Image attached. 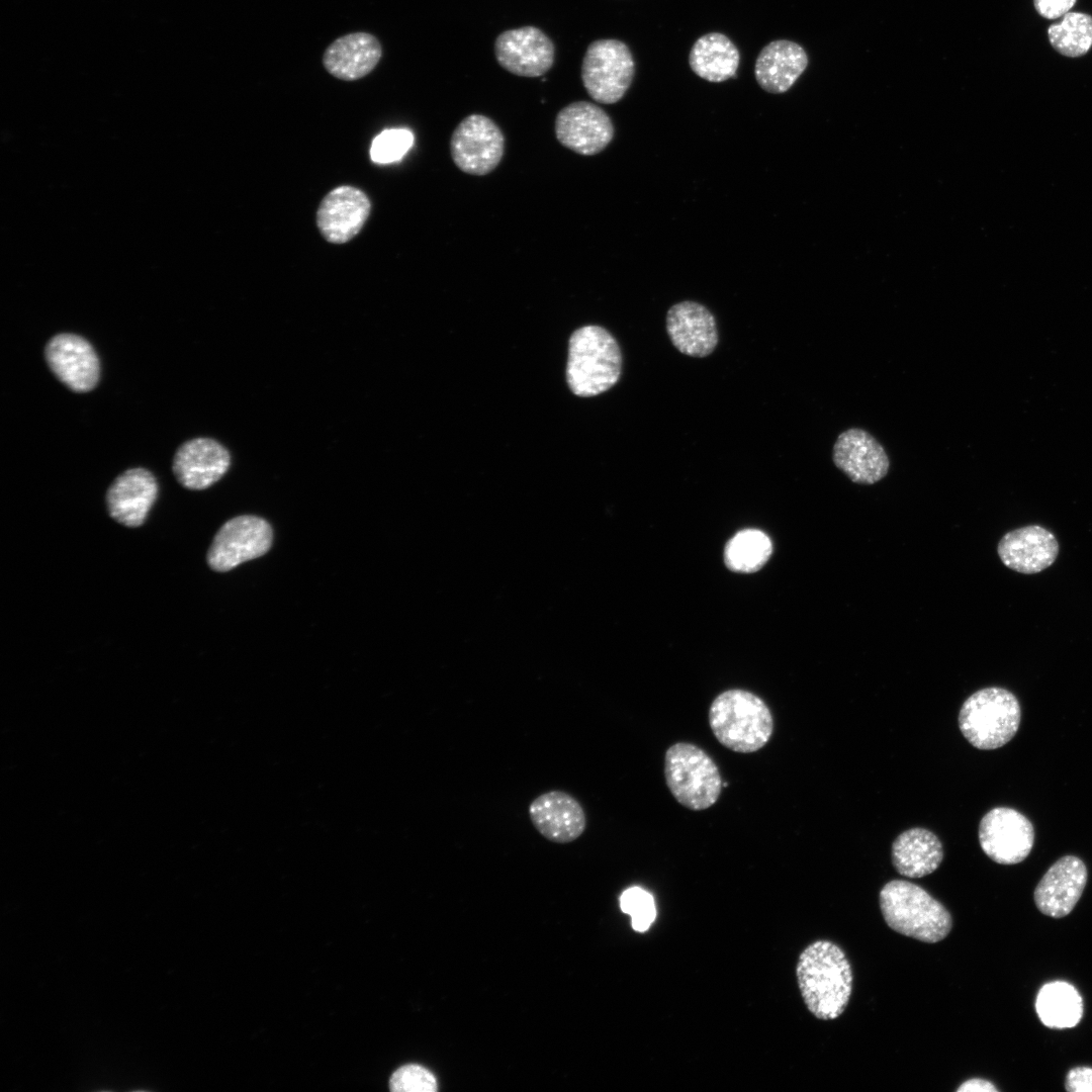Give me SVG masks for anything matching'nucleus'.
<instances>
[{
    "label": "nucleus",
    "instance_id": "11",
    "mask_svg": "<svg viewBox=\"0 0 1092 1092\" xmlns=\"http://www.w3.org/2000/svg\"><path fill=\"white\" fill-rule=\"evenodd\" d=\"M555 135L565 148L583 156L599 154L614 136V125L605 110L577 101L563 107L555 118Z\"/></svg>",
    "mask_w": 1092,
    "mask_h": 1092
},
{
    "label": "nucleus",
    "instance_id": "2",
    "mask_svg": "<svg viewBox=\"0 0 1092 1092\" xmlns=\"http://www.w3.org/2000/svg\"><path fill=\"white\" fill-rule=\"evenodd\" d=\"M622 353L612 334L600 326H584L569 339L566 379L578 396H595L613 387L622 372Z\"/></svg>",
    "mask_w": 1092,
    "mask_h": 1092
},
{
    "label": "nucleus",
    "instance_id": "15",
    "mask_svg": "<svg viewBox=\"0 0 1092 1092\" xmlns=\"http://www.w3.org/2000/svg\"><path fill=\"white\" fill-rule=\"evenodd\" d=\"M1087 878V868L1081 858L1075 855L1059 858L1035 887L1033 898L1037 909L1053 918L1067 916L1081 898Z\"/></svg>",
    "mask_w": 1092,
    "mask_h": 1092
},
{
    "label": "nucleus",
    "instance_id": "32",
    "mask_svg": "<svg viewBox=\"0 0 1092 1092\" xmlns=\"http://www.w3.org/2000/svg\"><path fill=\"white\" fill-rule=\"evenodd\" d=\"M1065 1088L1069 1092H1092V1068L1071 1069L1066 1077Z\"/></svg>",
    "mask_w": 1092,
    "mask_h": 1092
},
{
    "label": "nucleus",
    "instance_id": "5",
    "mask_svg": "<svg viewBox=\"0 0 1092 1092\" xmlns=\"http://www.w3.org/2000/svg\"><path fill=\"white\" fill-rule=\"evenodd\" d=\"M1017 698L1008 690L990 687L977 691L963 704L959 726L976 748L991 750L1009 742L1020 724Z\"/></svg>",
    "mask_w": 1092,
    "mask_h": 1092
},
{
    "label": "nucleus",
    "instance_id": "7",
    "mask_svg": "<svg viewBox=\"0 0 1092 1092\" xmlns=\"http://www.w3.org/2000/svg\"><path fill=\"white\" fill-rule=\"evenodd\" d=\"M634 72L632 54L618 39L592 42L581 65V79L586 92L602 104L621 100L632 83Z\"/></svg>",
    "mask_w": 1092,
    "mask_h": 1092
},
{
    "label": "nucleus",
    "instance_id": "30",
    "mask_svg": "<svg viewBox=\"0 0 1092 1092\" xmlns=\"http://www.w3.org/2000/svg\"><path fill=\"white\" fill-rule=\"evenodd\" d=\"M620 907L631 916L632 927L637 932L647 930L656 916L652 895L640 887L625 890L620 897Z\"/></svg>",
    "mask_w": 1092,
    "mask_h": 1092
},
{
    "label": "nucleus",
    "instance_id": "28",
    "mask_svg": "<svg viewBox=\"0 0 1092 1092\" xmlns=\"http://www.w3.org/2000/svg\"><path fill=\"white\" fill-rule=\"evenodd\" d=\"M1048 35L1051 44L1060 54L1071 58L1083 56L1092 46V16L1068 12L1060 22L1049 27Z\"/></svg>",
    "mask_w": 1092,
    "mask_h": 1092
},
{
    "label": "nucleus",
    "instance_id": "24",
    "mask_svg": "<svg viewBox=\"0 0 1092 1092\" xmlns=\"http://www.w3.org/2000/svg\"><path fill=\"white\" fill-rule=\"evenodd\" d=\"M892 862L908 878H922L933 873L943 858V847L931 831L915 827L902 832L892 844Z\"/></svg>",
    "mask_w": 1092,
    "mask_h": 1092
},
{
    "label": "nucleus",
    "instance_id": "33",
    "mask_svg": "<svg viewBox=\"0 0 1092 1092\" xmlns=\"http://www.w3.org/2000/svg\"><path fill=\"white\" fill-rule=\"evenodd\" d=\"M1039 15L1048 19L1063 17L1075 5L1076 0H1033Z\"/></svg>",
    "mask_w": 1092,
    "mask_h": 1092
},
{
    "label": "nucleus",
    "instance_id": "14",
    "mask_svg": "<svg viewBox=\"0 0 1092 1092\" xmlns=\"http://www.w3.org/2000/svg\"><path fill=\"white\" fill-rule=\"evenodd\" d=\"M832 459L838 469L859 484L880 481L890 467L882 444L860 428H850L839 434L833 445Z\"/></svg>",
    "mask_w": 1092,
    "mask_h": 1092
},
{
    "label": "nucleus",
    "instance_id": "8",
    "mask_svg": "<svg viewBox=\"0 0 1092 1092\" xmlns=\"http://www.w3.org/2000/svg\"><path fill=\"white\" fill-rule=\"evenodd\" d=\"M505 138L498 125L482 114H470L460 121L450 140L454 164L464 173L483 176L499 164Z\"/></svg>",
    "mask_w": 1092,
    "mask_h": 1092
},
{
    "label": "nucleus",
    "instance_id": "19",
    "mask_svg": "<svg viewBox=\"0 0 1092 1092\" xmlns=\"http://www.w3.org/2000/svg\"><path fill=\"white\" fill-rule=\"evenodd\" d=\"M371 204L366 194L352 186L332 190L322 201L316 220L323 237L334 244L354 238L364 225Z\"/></svg>",
    "mask_w": 1092,
    "mask_h": 1092
},
{
    "label": "nucleus",
    "instance_id": "21",
    "mask_svg": "<svg viewBox=\"0 0 1092 1092\" xmlns=\"http://www.w3.org/2000/svg\"><path fill=\"white\" fill-rule=\"evenodd\" d=\"M158 495L155 476L145 468H131L118 475L106 493L112 519L126 527L141 526Z\"/></svg>",
    "mask_w": 1092,
    "mask_h": 1092
},
{
    "label": "nucleus",
    "instance_id": "26",
    "mask_svg": "<svg viewBox=\"0 0 1092 1092\" xmlns=\"http://www.w3.org/2000/svg\"><path fill=\"white\" fill-rule=\"evenodd\" d=\"M1040 1021L1050 1028L1076 1026L1083 1016V1000L1078 990L1065 981L1044 984L1035 999Z\"/></svg>",
    "mask_w": 1092,
    "mask_h": 1092
},
{
    "label": "nucleus",
    "instance_id": "22",
    "mask_svg": "<svg viewBox=\"0 0 1092 1092\" xmlns=\"http://www.w3.org/2000/svg\"><path fill=\"white\" fill-rule=\"evenodd\" d=\"M382 58L380 40L372 33L356 31L332 41L323 54V66L333 77L356 81L369 75Z\"/></svg>",
    "mask_w": 1092,
    "mask_h": 1092
},
{
    "label": "nucleus",
    "instance_id": "23",
    "mask_svg": "<svg viewBox=\"0 0 1092 1092\" xmlns=\"http://www.w3.org/2000/svg\"><path fill=\"white\" fill-rule=\"evenodd\" d=\"M808 66L805 50L797 42L779 39L766 44L754 67L758 85L766 92H787Z\"/></svg>",
    "mask_w": 1092,
    "mask_h": 1092
},
{
    "label": "nucleus",
    "instance_id": "13",
    "mask_svg": "<svg viewBox=\"0 0 1092 1092\" xmlns=\"http://www.w3.org/2000/svg\"><path fill=\"white\" fill-rule=\"evenodd\" d=\"M494 53L504 69L523 77H539L554 62L553 42L534 26L502 32L495 39Z\"/></svg>",
    "mask_w": 1092,
    "mask_h": 1092
},
{
    "label": "nucleus",
    "instance_id": "25",
    "mask_svg": "<svg viewBox=\"0 0 1092 1092\" xmlns=\"http://www.w3.org/2000/svg\"><path fill=\"white\" fill-rule=\"evenodd\" d=\"M739 60L737 48L720 32H711L699 37L689 56L693 72L709 82L716 83L734 78Z\"/></svg>",
    "mask_w": 1092,
    "mask_h": 1092
},
{
    "label": "nucleus",
    "instance_id": "1",
    "mask_svg": "<svg viewBox=\"0 0 1092 1092\" xmlns=\"http://www.w3.org/2000/svg\"><path fill=\"white\" fill-rule=\"evenodd\" d=\"M802 998L819 1019L831 1020L846 1008L852 990V971L843 950L828 940H816L799 956L796 968Z\"/></svg>",
    "mask_w": 1092,
    "mask_h": 1092
},
{
    "label": "nucleus",
    "instance_id": "17",
    "mask_svg": "<svg viewBox=\"0 0 1092 1092\" xmlns=\"http://www.w3.org/2000/svg\"><path fill=\"white\" fill-rule=\"evenodd\" d=\"M666 331L673 346L691 357H707L717 347L719 336L715 316L703 304L685 300L666 313Z\"/></svg>",
    "mask_w": 1092,
    "mask_h": 1092
},
{
    "label": "nucleus",
    "instance_id": "34",
    "mask_svg": "<svg viewBox=\"0 0 1092 1092\" xmlns=\"http://www.w3.org/2000/svg\"><path fill=\"white\" fill-rule=\"evenodd\" d=\"M958 1092H998V1089L989 1081L981 1078H973L965 1081L957 1089Z\"/></svg>",
    "mask_w": 1092,
    "mask_h": 1092
},
{
    "label": "nucleus",
    "instance_id": "29",
    "mask_svg": "<svg viewBox=\"0 0 1092 1092\" xmlns=\"http://www.w3.org/2000/svg\"><path fill=\"white\" fill-rule=\"evenodd\" d=\"M414 144L413 132L403 127L388 128L377 134L371 143L370 158L376 164L399 161Z\"/></svg>",
    "mask_w": 1092,
    "mask_h": 1092
},
{
    "label": "nucleus",
    "instance_id": "18",
    "mask_svg": "<svg viewBox=\"0 0 1092 1092\" xmlns=\"http://www.w3.org/2000/svg\"><path fill=\"white\" fill-rule=\"evenodd\" d=\"M230 464V454L221 444L209 438H195L177 449L173 472L184 487L201 490L219 480Z\"/></svg>",
    "mask_w": 1092,
    "mask_h": 1092
},
{
    "label": "nucleus",
    "instance_id": "3",
    "mask_svg": "<svg viewBox=\"0 0 1092 1092\" xmlns=\"http://www.w3.org/2000/svg\"><path fill=\"white\" fill-rule=\"evenodd\" d=\"M709 724L726 748L750 753L770 739L774 719L766 704L751 692L728 690L716 697L709 710Z\"/></svg>",
    "mask_w": 1092,
    "mask_h": 1092
},
{
    "label": "nucleus",
    "instance_id": "31",
    "mask_svg": "<svg viewBox=\"0 0 1092 1092\" xmlns=\"http://www.w3.org/2000/svg\"><path fill=\"white\" fill-rule=\"evenodd\" d=\"M395 1092H434L437 1081L434 1075L419 1065H406L396 1070L389 1081Z\"/></svg>",
    "mask_w": 1092,
    "mask_h": 1092
},
{
    "label": "nucleus",
    "instance_id": "10",
    "mask_svg": "<svg viewBox=\"0 0 1092 1092\" xmlns=\"http://www.w3.org/2000/svg\"><path fill=\"white\" fill-rule=\"evenodd\" d=\"M979 841L995 862L1014 864L1024 860L1034 842V829L1027 817L1015 809L996 807L982 818Z\"/></svg>",
    "mask_w": 1092,
    "mask_h": 1092
},
{
    "label": "nucleus",
    "instance_id": "12",
    "mask_svg": "<svg viewBox=\"0 0 1092 1092\" xmlns=\"http://www.w3.org/2000/svg\"><path fill=\"white\" fill-rule=\"evenodd\" d=\"M44 358L55 376L75 392L90 391L99 380L98 356L81 336L69 333L54 336L46 345Z\"/></svg>",
    "mask_w": 1092,
    "mask_h": 1092
},
{
    "label": "nucleus",
    "instance_id": "9",
    "mask_svg": "<svg viewBox=\"0 0 1092 1092\" xmlns=\"http://www.w3.org/2000/svg\"><path fill=\"white\" fill-rule=\"evenodd\" d=\"M272 537L270 525L259 517L233 518L221 526L213 538L207 562L213 570L229 571L268 552Z\"/></svg>",
    "mask_w": 1092,
    "mask_h": 1092
},
{
    "label": "nucleus",
    "instance_id": "20",
    "mask_svg": "<svg viewBox=\"0 0 1092 1092\" xmlns=\"http://www.w3.org/2000/svg\"><path fill=\"white\" fill-rule=\"evenodd\" d=\"M529 816L537 831L555 843L574 841L586 826L585 813L579 802L562 791H550L534 799Z\"/></svg>",
    "mask_w": 1092,
    "mask_h": 1092
},
{
    "label": "nucleus",
    "instance_id": "16",
    "mask_svg": "<svg viewBox=\"0 0 1092 1092\" xmlns=\"http://www.w3.org/2000/svg\"><path fill=\"white\" fill-rule=\"evenodd\" d=\"M1002 563L1019 573L1033 574L1050 567L1059 554V542L1050 530L1028 525L1007 532L999 541Z\"/></svg>",
    "mask_w": 1092,
    "mask_h": 1092
},
{
    "label": "nucleus",
    "instance_id": "6",
    "mask_svg": "<svg viewBox=\"0 0 1092 1092\" xmlns=\"http://www.w3.org/2000/svg\"><path fill=\"white\" fill-rule=\"evenodd\" d=\"M664 776L671 795L688 809H708L720 796L719 768L711 756L695 744L677 742L666 750Z\"/></svg>",
    "mask_w": 1092,
    "mask_h": 1092
},
{
    "label": "nucleus",
    "instance_id": "27",
    "mask_svg": "<svg viewBox=\"0 0 1092 1092\" xmlns=\"http://www.w3.org/2000/svg\"><path fill=\"white\" fill-rule=\"evenodd\" d=\"M771 551L772 545L767 535L756 529H745L727 542L724 561L733 571L751 573L766 563Z\"/></svg>",
    "mask_w": 1092,
    "mask_h": 1092
},
{
    "label": "nucleus",
    "instance_id": "4",
    "mask_svg": "<svg viewBox=\"0 0 1092 1092\" xmlns=\"http://www.w3.org/2000/svg\"><path fill=\"white\" fill-rule=\"evenodd\" d=\"M879 899L886 923L900 934L934 943L951 930L952 919L947 909L916 884L890 881L880 891Z\"/></svg>",
    "mask_w": 1092,
    "mask_h": 1092
}]
</instances>
